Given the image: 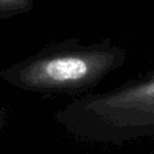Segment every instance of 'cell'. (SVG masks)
I'll return each mask as SVG.
<instances>
[{"mask_svg":"<svg viewBox=\"0 0 154 154\" xmlns=\"http://www.w3.org/2000/svg\"><path fill=\"white\" fill-rule=\"evenodd\" d=\"M126 61V51L111 38L83 43L70 37L4 67L0 78L29 93L78 97L96 88Z\"/></svg>","mask_w":154,"mask_h":154,"instance_id":"obj_1","label":"cell"},{"mask_svg":"<svg viewBox=\"0 0 154 154\" xmlns=\"http://www.w3.org/2000/svg\"><path fill=\"white\" fill-rule=\"evenodd\" d=\"M53 118L71 136L87 142L122 146L154 137V70L111 90L75 97Z\"/></svg>","mask_w":154,"mask_h":154,"instance_id":"obj_2","label":"cell"},{"mask_svg":"<svg viewBox=\"0 0 154 154\" xmlns=\"http://www.w3.org/2000/svg\"><path fill=\"white\" fill-rule=\"evenodd\" d=\"M34 7V0H0V19L28 13Z\"/></svg>","mask_w":154,"mask_h":154,"instance_id":"obj_3","label":"cell"},{"mask_svg":"<svg viewBox=\"0 0 154 154\" xmlns=\"http://www.w3.org/2000/svg\"><path fill=\"white\" fill-rule=\"evenodd\" d=\"M147 154H154V153H147Z\"/></svg>","mask_w":154,"mask_h":154,"instance_id":"obj_4","label":"cell"}]
</instances>
